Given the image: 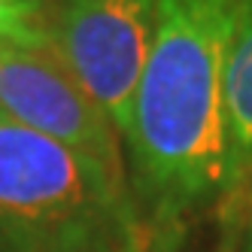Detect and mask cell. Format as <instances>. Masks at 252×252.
Returning a JSON list of instances; mask_svg holds the SVG:
<instances>
[{"label":"cell","mask_w":252,"mask_h":252,"mask_svg":"<svg viewBox=\"0 0 252 252\" xmlns=\"http://www.w3.org/2000/svg\"><path fill=\"white\" fill-rule=\"evenodd\" d=\"M125 183L0 119V252H134Z\"/></svg>","instance_id":"obj_2"},{"label":"cell","mask_w":252,"mask_h":252,"mask_svg":"<svg viewBox=\"0 0 252 252\" xmlns=\"http://www.w3.org/2000/svg\"><path fill=\"white\" fill-rule=\"evenodd\" d=\"M240 9L243 0H158L125 146L140 194L164 222L237 176L225 73Z\"/></svg>","instance_id":"obj_1"},{"label":"cell","mask_w":252,"mask_h":252,"mask_svg":"<svg viewBox=\"0 0 252 252\" xmlns=\"http://www.w3.org/2000/svg\"><path fill=\"white\" fill-rule=\"evenodd\" d=\"M243 252H252V213H249V237H246V249Z\"/></svg>","instance_id":"obj_7"},{"label":"cell","mask_w":252,"mask_h":252,"mask_svg":"<svg viewBox=\"0 0 252 252\" xmlns=\"http://www.w3.org/2000/svg\"><path fill=\"white\" fill-rule=\"evenodd\" d=\"M158 0H46L49 49L113 119L122 140L149 55Z\"/></svg>","instance_id":"obj_3"},{"label":"cell","mask_w":252,"mask_h":252,"mask_svg":"<svg viewBox=\"0 0 252 252\" xmlns=\"http://www.w3.org/2000/svg\"><path fill=\"white\" fill-rule=\"evenodd\" d=\"M225 122L234 170L252 161V0H243L225 73Z\"/></svg>","instance_id":"obj_5"},{"label":"cell","mask_w":252,"mask_h":252,"mask_svg":"<svg viewBox=\"0 0 252 252\" xmlns=\"http://www.w3.org/2000/svg\"><path fill=\"white\" fill-rule=\"evenodd\" d=\"M0 46H49L46 0H0Z\"/></svg>","instance_id":"obj_6"},{"label":"cell","mask_w":252,"mask_h":252,"mask_svg":"<svg viewBox=\"0 0 252 252\" xmlns=\"http://www.w3.org/2000/svg\"><path fill=\"white\" fill-rule=\"evenodd\" d=\"M0 116L100 164L125 183L122 134L49 46H6L0 58Z\"/></svg>","instance_id":"obj_4"},{"label":"cell","mask_w":252,"mask_h":252,"mask_svg":"<svg viewBox=\"0 0 252 252\" xmlns=\"http://www.w3.org/2000/svg\"><path fill=\"white\" fill-rule=\"evenodd\" d=\"M0 119H3V116H0Z\"/></svg>","instance_id":"obj_9"},{"label":"cell","mask_w":252,"mask_h":252,"mask_svg":"<svg viewBox=\"0 0 252 252\" xmlns=\"http://www.w3.org/2000/svg\"><path fill=\"white\" fill-rule=\"evenodd\" d=\"M3 49H6V46H0V58H3Z\"/></svg>","instance_id":"obj_8"}]
</instances>
